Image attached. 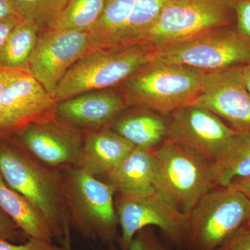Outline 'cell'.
Returning <instances> with one entry per match:
<instances>
[{
	"label": "cell",
	"mask_w": 250,
	"mask_h": 250,
	"mask_svg": "<svg viewBox=\"0 0 250 250\" xmlns=\"http://www.w3.org/2000/svg\"><path fill=\"white\" fill-rule=\"evenodd\" d=\"M0 174L5 183L40 210L54 237L62 241L70 233V211L60 171L36 160L18 145L0 138Z\"/></svg>",
	"instance_id": "cell-1"
},
{
	"label": "cell",
	"mask_w": 250,
	"mask_h": 250,
	"mask_svg": "<svg viewBox=\"0 0 250 250\" xmlns=\"http://www.w3.org/2000/svg\"><path fill=\"white\" fill-rule=\"evenodd\" d=\"M206 72L195 67L153 59L123 83L128 106L146 108L168 117L194 103Z\"/></svg>",
	"instance_id": "cell-2"
},
{
	"label": "cell",
	"mask_w": 250,
	"mask_h": 250,
	"mask_svg": "<svg viewBox=\"0 0 250 250\" xmlns=\"http://www.w3.org/2000/svg\"><path fill=\"white\" fill-rule=\"evenodd\" d=\"M156 53L153 47L143 44L94 50L70 67L52 97L58 103L80 94L123 84L152 62Z\"/></svg>",
	"instance_id": "cell-3"
},
{
	"label": "cell",
	"mask_w": 250,
	"mask_h": 250,
	"mask_svg": "<svg viewBox=\"0 0 250 250\" xmlns=\"http://www.w3.org/2000/svg\"><path fill=\"white\" fill-rule=\"evenodd\" d=\"M154 188L181 212L189 214L215 186L213 161L185 146L166 139L155 149Z\"/></svg>",
	"instance_id": "cell-4"
},
{
	"label": "cell",
	"mask_w": 250,
	"mask_h": 250,
	"mask_svg": "<svg viewBox=\"0 0 250 250\" xmlns=\"http://www.w3.org/2000/svg\"><path fill=\"white\" fill-rule=\"evenodd\" d=\"M70 224L83 236L112 243L118 237L116 189L81 167L60 171Z\"/></svg>",
	"instance_id": "cell-5"
},
{
	"label": "cell",
	"mask_w": 250,
	"mask_h": 250,
	"mask_svg": "<svg viewBox=\"0 0 250 250\" xmlns=\"http://www.w3.org/2000/svg\"><path fill=\"white\" fill-rule=\"evenodd\" d=\"M229 0H170L141 36L140 44L156 52L212 29L227 27L232 21Z\"/></svg>",
	"instance_id": "cell-6"
},
{
	"label": "cell",
	"mask_w": 250,
	"mask_h": 250,
	"mask_svg": "<svg viewBox=\"0 0 250 250\" xmlns=\"http://www.w3.org/2000/svg\"><path fill=\"white\" fill-rule=\"evenodd\" d=\"M185 250H215L250 222V200L228 187L207 192L189 213Z\"/></svg>",
	"instance_id": "cell-7"
},
{
	"label": "cell",
	"mask_w": 250,
	"mask_h": 250,
	"mask_svg": "<svg viewBox=\"0 0 250 250\" xmlns=\"http://www.w3.org/2000/svg\"><path fill=\"white\" fill-rule=\"evenodd\" d=\"M116 210L122 236V250L129 245L140 230L157 227L174 248L185 250L189 215L182 213L158 191L143 195L116 193Z\"/></svg>",
	"instance_id": "cell-8"
},
{
	"label": "cell",
	"mask_w": 250,
	"mask_h": 250,
	"mask_svg": "<svg viewBox=\"0 0 250 250\" xmlns=\"http://www.w3.org/2000/svg\"><path fill=\"white\" fill-rule=\"evenodd\" d=\"M154 60L211 72L250 62V41L236 29H212L156 52Z\"/></svg>",
	"instance_id": "cell-9"
},
{
	"label": "cell",
	"mask_w": 250,
	"mask_h": 250,
	"mask_svg": "<svg viewBox=\"0 0 250 250\" xmlns=\"http://www.w3.org/2000/svg\"><path fill=\"white\" fill-rule=\"evenodd\" d=\"M96 49L89 31L45 28L39 34L26 69L52 95L70 67Z\"/></svg>",
	"instance_id": "cell-10"
},
{
	"label": "cell",
	"mask_w": 250,
	"mask_h": 250,
	"mask_svg": "<svg viewBox=\"0 0 250 250\" xmlns=\"http://www.w3.org/2000/svg\"><path fill=\"white\" fill-rule=\"evenodd\" d=\"M23 149L42 164L61 171L80 167L85 135L56 116L34 122L16 134Z\"/></svg>",
	"instance_id": "cell-11"
},
{
	"label": "cell",
	"mask_w": 250,
	"mask_h": 250,
	"mask_svg": "<svg viewBox=\"0 0 250 250\" xmlns=\"http://www.w3.org/2000/svg\"><path fill=\"white\" fill-rule=\"evenodd\" d=\"M192 104L211 112L238 134L250 133V93L242 65L206 72Z\"/></svg>",
	"instance_id": "cell-12"
},
{
	"label": "cell",
	"mask_w": 250,
	"mask_h": 250,
	"mask_svg": "<svg viewBox=\"0 0 250 250\" xmlns=\"http://www.w3.org/2000/svg\"><path fill=\"white\" fill-rule=\"evenodd\" d=\"M56 102L26 68L14 69L1 95L0 138L16 134L24 126L55 116Z\"/></svg>",
	"instance_id": "cell-13"
},
{
	"label": "cell",
	"mask_w": 250,
	"mask_h": 250,
	"mask_svg": "<svg viewBox=\"0 0 250 250\" xmlns=\"http://www.w3.org/2000/svg\"><path fill=\"white\" fill-rule=\"evenodd\" d=\"M167 118V139L213 161L238 134L218 116L196 105L179 108Z\"/></svg>",
	"instance_id": "cell-14"
},
{
	"label": "cell",
	"mask_w": 250,
	"mask_h": 250,
	"mask_svg": "<svg viewBox=\"0 0 250 250\" xmlns=\"http://www.w3.org/2000/svg\"><path fill=\"white\" fill-rule=\"evenodd\" d=\"M127 106L121 94L93 90L57 103L54 114L75 127L90 131L111 127Z\"/></svg>",
	"instance_id": "cell-15"
},
{
	"label": "cell",
	"mask_w": 250,
	"mask_h": 250,
	"mask_svg": "<svg viewBox=\"0 0 250 250\" xmlns=\"http://www.w3.org/2000/svg\"><path fill=\"white\" fill-rule=\"evenodd\" d=\"M157 160L155 149L134 147L118 166L105 176V182L116 193L143 195L155 191Z\"/></svg>",
	"instance_id": "cell-16"
},
{
	"label": "cell",
	"mask_w": 250,
	"mask_h": 250,
	"mask_svg": "<svg viewBox=\"0 0 250 250\" xmlns=\"http://www.w3.org/2000/svg\"><path fill=\"white\" fill-rule=\"evenodd\" d=\"M134 147L110 128L90 130L85 134L80 167L94 177H104Z\"/></svg>",
	"instance_id": "cell-17"
},
{
	"label": "cell",
	"mask_w": 250,
	"mask_h": 250,
	"mask_svg": "<svg viewBox=\"0 0 250 250\" xmlns=\"http://www.w3.org/2000/svg\"><path fill=\"white\" fill-rule=\"evenodd\" d=\"M142 109L117 118L111 129L135 147L156 149L167 139L168 118Z\"/></svg>",
	"instance_id": "cell-18"
},
{
	"label": "cell",
	"mask_w": 250,
	"mask_h": 250,
	"mask_svg": "<svg viewBox=\"0 0 250 250\" xmlns=\"http://www.w3.org/2000/svg\"><path fill=\"white\" fill-rule=\"evenodd\" d=\"M0 207L28 238L52 242L54 233L45 216L25 197L5 183L1 174Z\"/></svg>",
	"instance_id": "cell-19"
},
{
	"label": "cell",
	"mask_w": 250,
	"mask_h": 250,
	"mask_svg": "<svg viewBox=\"0 0 250 250\" xmlns=\"http://www.w3.org/2000/svg\"><path fill=\"white\" fill-rule=\"evenodd\" d=\"M216 187H228L236 179L250 177V133L236 134L213 161Z\"/></svg>",
	"instance_id": "cell-20"
},
{
	"label": "cell",
	"mask_w": 250,
	"mask_h": 250,
	"mask_svg": "<svg viewBox=\"0 0 250 250\" xmlns=\"http://www.w3.org/2000/svg\"><path fill=\"white\" fill-rule=\"evenodd\" d=\"M141 0H106L104 9L90 32L97 48L113 47Z\"/></svg>",
	"instance_id": "cell-21"
},
{
	"label": "cell",
	"mask_w": 250,
	"mask_h": 250,
	"mask_svg": "<svg viewBox=\"0 0 250 250\" xmlns=\"http://www.w3.org/2000/svg\"><path fill=\"white\" fill-rule=\"evenodd\" d=\"M41 27L32 21H21L0 50V68H26L40 34Z\"/></svg>",
	"instance_id": "cell-22"
},
{
	"label": "cell",
	"mask_w": 250,
	"mask_h": 250,
	"mask_svg": "<svg viewBox=\"0 0 250 250\" xmlns=\"http://www.w3.org/2000/svg\"><path fill=\"white\" fill-rule=\"evenodd\" d=\"M106 0H67L49 29L90 31L101 18Z\"/></svg>",
	"instance_id": "cell-23"
},
{
	"label": "cell",
	"mask_w": 250,
	"mask_h": 250,
	"mask_svg": "<svg viewBox=\"0 0 250 250\" xmlns=\"http://www.w3.org/2000/svg\"><path fill=\"white\" fill-rule=\"evenodd\" d=\"M21 21H32L41 27H48L60 14L67 0H10Z\"/></svg>",
	"instance_id": "cell-24"
},
{
	"label": "cell",
	"mask_w": 250,
	"mask_h": 250,
	"mask_svg": "<svg viewBox=\"0 0 250 250\" xmlns=\"http://www.w3.org/2000/svg\"><path fill=\"white\" fill-rule=\"evenodd\" d=\"M163 244L154 230L148 227L140 230L129 245V250H161Z\"/></svg>",
	"instance_id": "cell-25"
},
{
	"label": "cell",
	"mask_w": 250,
	"mask_h": 250,
	"mask_svg": "<svg viewBox=\"0 0 250 250\" xmlns=\"http://www.w3.org/2000/svg\"><path fill=\"white\" fill-rule=\"evenodd\" d=\"M236 31L250 41V0L233 1Z\"/></svg>",
	"instance_id": "cell-26"
},
{
	"label": "cell",
	"mask_w": 250,
	"mask_h": 250,
	"mask_svg": "<svg viewBox=\"0 0 250 250\" xmlns=\"http://www.w3.org/2000/svg\"><path fill=\"white\" fill-rule=\"evenodd\" d=\"M28 238V241L22 245L13 244L9 241L0 239V250H65L63 247L56 246L52 242Z\"/></svg>",
	"instance_id": "cell-27"
},
{
	"label": "cell",
	"mask_w": 250,
	"mask_h": 250,
	"mask_svg": "<svg viewBox=\"0 0 250 250\" xmlns=\"http://www.w3.org/2000/svg\"><path fill=\"white\" fill-rule=\"evenodd\" d=\"M215 250H250V226L242 227Z\"/></svg>",
	"instance_id": "cell-28"
},
{
	"label": "cell",
	"mask_w": 250,
	"mask_h": 250,
	"mask_svg": "<svg viewBox=\"0 0 250 250\" xmlns=\"http://www.w3.org/2000/svg\"><path fill=\"white\" fill-rule=\"evenodd\" d=\"M16 223L0 207V239L13 241L19 236Z\"/></svg>",
	"instance_id": "cell-29"
},
{
	"label": "cell",
	"mask_w": 250,
	"mask_h": 250,
	"mask_svg": "<svg viewBox=\"0 0 250 250\" xmlns=\"http://www.w3.org/2000/svg\"><path fill=\"white\" fill-rule=\"evenodd\" d=\"M21 21H22L16 16H10L0 21V50L4 45L14 28Z\"/></svg>",
	"instance_id": "cell-30"
},
{
	"label": "cell",
	"mask_w": 250,
	"mask_h": 250,
	"mask_svg": "<svg viewBox=\"0 0 250 250\" xmlns=\"http://www.w3.org/2000/svg\"><path fill=\"white\" fill-rule=\"evenodd\" d=\"M228 186L241 192L250 200V177L234 179Z\"/></svg>",
	"instance_id": "cell-31"
},
{
	"label": "cell",
	"mask_w": 250,
	"mask_h": 250,
	"mask_svg": "<svg viewBox=\"0 0 250 250\" xmlns=\"http://www.w3.org/2000/svg\"><path fill=\"white\" fill-rule=\"evenodd\" d=\"M13 70L14 69L0 68V133H1V118H2L1 106V95H2L5 85L9 82L10 77H11Z\"/></svg>",
	"instance_id": "cell-32"
},
{
	"label": "cell",
	"mask_w": 250,
	"mask_h": 250,
	"mask_svg": "<svg viewBox=\"0 0 250 250\" xmlns=\"http://www.w3.org/2000/svg\"><path fill=\"white\" fill-rule=\"evenodd\" d=\"M12 16H17V15L11 1L0 0V21Z\"/></svg>",
	"instance_id": "cell-33"
},
{
	"label": "cell",
	"mask_w": 250,
	"mask_h": 250,
	"mask_svg": "<svg viewBox=\"0 0 250 250\" xmlns=\"http://www.w3.org/2000/svg\"><path fill=\"white\" fill-rule=\"evenodd\" d=\"M242 72H243L245 83H246L247 88L250 93V62L242 65Z\"/></svg>",
	"instance_id": "cell-34"
},
{
	"label": "cell",
	"mask_w": 250,
	"mask_h": 250,
	"mask_svg": "<svg viewBox=\"0 0 250 250\" xmlns=\"http://www.w3.org/2000/svg\"><path fill=\"white\" fill-rule=\"evenodd\" d=\"M62 247H63L65 250H72L71 246V240H70V234L66 235L64 236L62 240ZM111 250H116L114 249H111Z\"/></svg>",
	"instance_id": "cell-35"
},
{
	"label": "cell",
	"mask_w": 250,
	"mask_h": 250,
	"mask_svg": "<svg viewBox=\"0 0 250 250\" xmlns=\"http://www.w3.org/2000/svg\"><path fill=\"white\" fill-rule=\"evenodd\" d=\"M161 250H171L170 248H167V247H166L165 246H164V245H163L162 248H161Z\"/></svg>",
	"instance_id": "cell-36"
},
{
	"label": "cell",
	"mask_w": 250,
	"mask_h": 250,
	"mask_svg": "<svg viewBox=\"0 0 250 250\" xmlns=\"http://www.w3.org/2000/svg\"><path fill=\"white\" fill-rule=\"evenodd\" d=\"M229 1H241V0H229Z\"/></svg>",
	"instance_id": "cell-37"
},
{
	"label": "cell",
	"mask_w": 250,
	"mask_h": 250,
	"mask_svg": "<svg viewBox=\"0 0 250 250\" xmlns=\"http://www.w3.org/2000/svg\"><path fill=\"white\" fill-rule=\"evenodd\" d=\"M248 226H250V223H248Z\"/></svg>",
	"instance_id": "cell-38"
}]
</instances>
